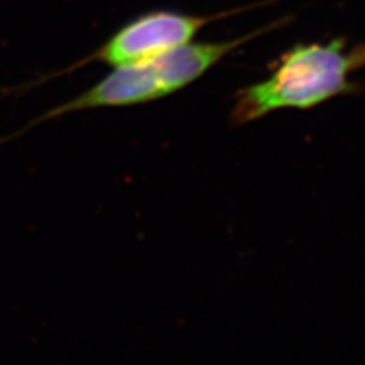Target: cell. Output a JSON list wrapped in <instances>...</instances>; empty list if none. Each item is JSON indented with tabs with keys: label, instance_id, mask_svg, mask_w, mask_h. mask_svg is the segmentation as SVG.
<instances>
[{
	"label": "cell",
	"instance_id": "obj_1",
	"mask_svg": "<svg viewBox=\"0 0 365 365\" xmlns=\"http://www.w3.org/2000/svg\"><path fill=\"white\" fill-rule=\"evenodd\" d=\"M365 67V44L349 48L338 38L326 44L295 46L274 66L264 81L241 88L232 107V123L245 125L268 114L309 110L342 95H351L358 84L350 76Z\"/></svg>",
	"mask_w": 365,
	"mask_h": 365
},
{
	"label": "cell",
	"instance_id": "obj_2",
	"mask_svg": "<svg viewBox=\"0 0 365 365\" xmlns=\"http://www.w3.org/2000/svg\"><path fill=\"white\" fill-rule=\"evenodd\" d=\"M248 38L218 43L189 41L151 58L114 67L110 75L102 78L93 87L46 111L38 120L95 108L140 106L174 95L195 83Z\"/></svg>",
	"mask_w": 365,
	"mask_h": 365
},
{
	"label": "cell",
	"instance_id": "obj_3",
	"mask_svg": "<svg viewBox=\"0 0 365 365\" xmlns=\"http://www.w3.org/2000/svg\"><path fill=\"white\" fill-rule=\"evenodd\" d=\"M207 23V17L153 11L122 26L88 60L119 67L151 58L192 41Z\"/></svg>",
	"mask_w": 365,
	"mask_h": 365
}]
</instances>
